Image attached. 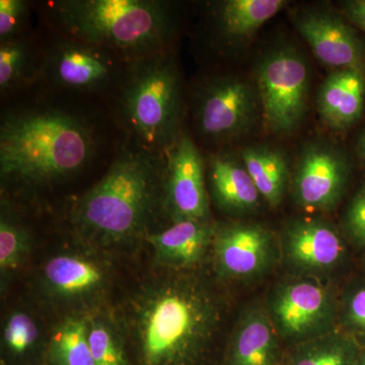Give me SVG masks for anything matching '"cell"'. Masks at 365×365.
Masks as SVG:
<instances>
[{
    "label": "cell",
    "instance_id": "cell-22",
    "mask_svg": "<svg viewBox=\"0 0 365 365\" xmlns=\"http://www.w3.org/2000/svg\"><path fill=\"white\" fill-rule=\"evenodd\" d=\"M41 62L24 36L0 42V91L2 95L40 76Z\"/></svg>",
    "mask_w": 365,
    "mask_h": 365
},
{
    "label": "cell",
    "instance_id": "cell-31",
    "mask_svg": "<svg viewBox=\"0 0 365 365\" xmlns=\"http://www.w3.org/2000/svg\"><path fill=\"white\" fill-rule=\"evenodd\" d=\"M342 7L345 18L365 34V0H348Z\"/></svg>",
    "mask_w": 365,
    "mask_h": 365
},
{
    "label": "cell",
    "instance_id": "cell-16",
    "mask_svg": "<svg viewBox=\"0 0 365 365\" xmlns=\"http://www.w3.org/2000/svg\"><path fill=\"white\" fill-rule=\"evenodd\" d=\"M365 102V71L339 69L330 74L319 88V114L331 128L346 130L362 116Z\"/></svg>",
    "mask_w": 365,
    "mask_h": 365
},
{
    "label": "cell",
    "instance_id": "cell-8",
    "mask_svg": "<svg viewBox=\"0 0 365 365\" xmlns=\"http://www.w3.org/2000/svg\"><path fill=\"white\" fill-rule=\"evenodd\" d=\"M127 66L107 50L61 36L41 60L40 74L62 90L98 91L119 86Z\"/></svg>",
    "mask_w": 365,
    "mask_h": 365
},
{
    "label": "cell",
    "instance_id": "cell-33",
    "mask_svg": "<svg viewBox=\"0 0 365 365\" xmlns=\"http://www.w3.org/2000/svg\"><path fill=\"white\" fill-rule=\"evenodd\" d=\"M353 365H365V350L364 352L359 353Z\"/></svg>",
    "mask_w": 365,
    "mask_h": 365
},
{
    "label": "cell",
    "instance_id": "cell-7",
    "mask_svg": "<svg viewBox=\"0 0 365 365\" xmlns=\"http://www.w3.org/2000/svg\"><path fill=\"white\" fill-rule=\"evenodd\" d=\"M260 110L258 91L247 79L217 76L197 93L196 127L208 140H230L248 132Z\"/></svg>",
    "mask_w": 365,
    "mask_h": 365
},
{
    "label": "cell",
    "instance_id": "cell-26",
    "mask_svg": "<svg viewBox=\"0 0 365 365\" xmlns=\"http://www.w3.org/2000/svg\"><path fill=\"white\" fill-rule=\"evenodd\" d=\"M115 332L102 319H88V343L95 365H126Z\"/></svg>",
    "mask_w": 365,
    "mask_h": 365
},
{
    "label": "cell",
    "instance_id": "cell-5",
    "mask_svg": "<svg viewBox=\"0 0 365 365\" xmlns=\"http://www.w3.org/2000/svg\"><path fill=\"white\" fill-rule=\"evenodd\" d=\"M184 96L173 50L128 64L118 86L117 114L130 143L163 153L181 133Z\"/></svg>",
    "mask_w": 365,
    "mask_h": 365
},
{
    "label": "cell",
    "instance_id": "cell-3",
    "mask_svg": "<svg viewBox=\"0 0 365 365\" xmlns=\"http://www.w3.org/2000/svg\"><path fill=\"white\" fill-rule=\"evenodd\" d=\"M97 150L91 125L74 113L30 108L0 125V175L26 188L47 186L85 169Z\"/></svg>",
    "mask_w": 365,
    "mask_h": 365
},
{
    "label": "cell",
    "instance_id": "cell-12",
    "mask_svg": "<svg viewBox=\"0 0 365 365\" xmlns=\"http://www.w3.org/2000/svg\"><path fill=\"white\" fill-rule=\"evenodd\" d=\"M275 325L287 338H302L323 330L333 314V302L325 287L313 281L288 283L274 295Z\"/></svg>",
    "mask_w": 365,
    "mask_h": 365
},
{
    "label": "cell",
    "instance_id": "cell-29",
    "mask_svg": "<svg viewBox=\"0 0 365 365\" xmlns=\"http://www.w3.org/2000/svg\"><path fill=\"white\" fill-rule=\"evenodd\" d=\"M343 227L355 246L365 248V186L359 190L346 209Z\"/></svg>",
    "mask_w": 365,
    "mask_h": 365
},
{
    "label": "cell",
    "instance_id": "cell-24",
    "mask_svg": "<svg viewBox=\"0 0 365 365\" xmlns=\"http://www.w3.org/2000/svg\"><path fill=\"white\" fill-rule=\"evenodd\" d=\"M30 245L28 230L2 201L0 218V272L2 278L21 267L26 260Z\"/></svg>",
    "mask_w": 365,
    "mask_h": 365
},
{
    "label": "cell",
    "instance_id": "cell-9",
    "mask_svg": "<svg viewBox=\"0 0 365 365\" xmlns=\"http://www.w3.org/2000/svg\"><path fill=\"white\" fill-rule=\"evenodd\" d=\"M163 207L172 220H210L205 162L182 130L163 153Z\"/></svg>",
    "mask_w": 365,
    "mask_h": 365
},
{
    "label": "cell",
    "instance_id": "cell-21",
    "mask_svg": "<svg viewBox=\"0 0 365 365\" xmlns=\"http://www.w3.org/2000/svg\"><path fill=\"white\" fill-rule=\"evenodd\" d=\"M242 160L261 197L272 207L279 205L288 179L287 160L282 153L267 146H252L242 150Z\"/></svg>",
    "mask_w": 365,
    "mask_h": 365
},
{
    "label": "cell",
    "instance_id": "cell-27",
    "mask_svg": "<svg viewBox=\"0 0 365 365\" xmlns=\"http://www.w3.org/2000/svg\"><path fill=\"white\" fill-rule=\"evenodd\" d=\"M39 338V329L30 314L16 312L9 314L4 328V341L9 351L24 354Z\"/></svg>",
    "mask_w": 365,
    "mask_h": 365
},
{
    "label": "cell",
    "instance_id": "cell-19",
    "mask_svg": "<svg viewBox=\"0 0 365 365\" xmlns=\"http://www.w3.org/2000/svg\"><path fill=\"white\" fill-rule=\"evenodd\" d=\"M287 4L284 0H225L216 2L211 18L220 40L228 45L240 44Z\"/></svg>",
    "mask_w": 365,
    "mask_h": 365
},
{
    "label": "cell",
    "instance_id": "cell-20",
    "mask_svg": "<svg viewBox=\"0 0 365 365\" xmlns=\"http://www.w3.org/2000/svg\"><path fill=\"white\" fill-rule=\"evenodd\" d=\"M275 330L261 311L247 314L237 326L232 344L234 365H272L275 359Z\"/></svg>",
    "mask_w": 365,
    "mask_h": 365
},
{
    "label": "cell",
    "instance_id": "cell-11",
    "mask_svg": "<svg viewBox=\"0 0 365 365\" xmlns=\"http://www.w3.org/2000/svg\"><path fill=\"white\" fill-rule=\"evenodd\" d=\"M349 176V163L343 153L313 144L302 153L295 173V200L307 210H330L342 198Z\"/></svg>",
    "mask_w": 365,
    "mask_h": 365
},
{
    "label": "cell",
    "instance_id": "cell-2",
    "mask_svg": "<svg viewBox=\"0 0 365 365\" xmlns=\"http://www.w3.org/2000/svg\"><path fill=\"white\" fill-rule=\"evenodd\" d=\"M163 153L129 143L111 167L72 206L71 223L81 239L98 247L127 244L148 235L163 207Z\"/></svg>",
    "mask_w": 365,
    "mask_h": 365
},
{
    "label": "cell",
    "instance_id": "cell-23",
    "mask_svg": "<svg viewBox=\"0 0 365 365\" xmlns=\"http://www.w3.org/2000/svg\"><path fill=\"white\" fill-rule=\"evenodd\" d=\"M50 355L56 365H95L88 343V319H64L53 334Z\"/></svg>",
    "mask_w": 365,
    "mask_h": 365
},
{
    "label": "cell",
    "instance_id": "cell-15",
    "mask_svg": "<svg viewBox=\"0 0 365 365\" xmlns=\"http://www.w3.org/2000/svg\"><path fill=\"white\" fill-rule=\"evenodd\" d=\"M216 228L210 220H177L160 232L146 235L158 266L185 269L199 263L212 247Z\"/></svg>",
    "mask_w": 365,
    "mask_h": 365
},
{
    "label": "cell",
    "instance_id": "cell-4",
    "mask_svg": "<svg viewBox=\"0 0 365 365\" xmlns=\"http://www.w3.org/2000/svg\"><path fill=\"white\" fill-rule=\"evenodd\" d=\"M61 36L111 52L126 64L172 49L174 6L160 0H62L49 4Z\"/></svg>",
    "mask_w": 365,
    "mask_h": 365
},
{
    "label": "cell",
    "instance_id": "cell-18",
    "mask_svg": "<svg viewBox=\"0 0 365 365\" xmlns=\"http://www.w3.org/2000/svg\"><path fill=\"white\" fill-rule=\"evenodd\" d=\"M208 181L215 202L232 213L248 212L258 206L260 193L242 163L227 155L208 158Z\"/></svg>",
    "mask_w": 365,
    "mask_h": 365
},
{
    "label": "cell",
    "instance_id": "cell-10",
    "mask_svg": "<svg viewBox=\"0 0 365 365\" xmlns=\"http://www.w3.org/2000/svg\"><path fill=\"white\" fill-rule=\"evenodd\" d=\"M294 24L322 63L336 71H365V41L344 16L330 9H306L297 14Z\"/></svg>",
    "mask_w": 365,
    "mask_h": 365
},
{
    "label": "cell",
    "instance_id": "cell-30",
    "mask_svg": "<svg viewBox=\"0 0 365 365\" xmlns=\"http://www.w3.org/2000/svg\"><path fill=\"white\" fill-rule=\"evenodd\" d=\"M344 317L350 331L365 340V283L350 290L346 297Z\"/></svg>",
    "mask_w": 365,
    "mask_h": 365
},
{
    "label": "cell",
    "instance_id": "cell-6",
    "mask_svg": "<svg viewBox=\"0 0 365 365\" xmlns=\"http://www.w3.org/2000/svg\"><path fill=\"white\" fill-rule=\"evenodd\" d=\"M257 83L266 126L276 133L297 128L309 96V67L302 55L292 47L269 52L259 64Z\"/></svg>",
    "mask_w": 365,
    "mask_h": 365
},
{
    "label": "cell",
    "instance_id": "cell-25",
    "mask_svg": "<svg viewBox=\"0 0 365 365\" xmlns=\"http://www.w3.org/2000/svg\"><path fill=\"white\" fill-rule=\"evenodd\" d=\"M359 354L351 338L332 335L307 345L295 355L292 365H353Z\"/></svg>",
    "mask_w": 365,
    "mask_h": 365
},
{
    "label": "cell",
    "instance_id": "cell-17",
    "mask_svg": "<svg viewBox=\"0 0 365 365\" xmlns=\"http://www.w3.org/2000/svg\"><path fill=\"white\" fill-rule=\"evenodd\" d=\"M42 276L48 294L66 300L91 297L107 281L100 264L78 255H59L50 259Z\"/></svg>",
    "mask_w": 365,
    "mask_h": 365
},
{
    "label": "cell",
    "instance_id": "cell-1",
    "mask_svg": "<svg viewBox=\"0 0 365 365\" xmlns=\"http://www.w3.org/2000/svg\"><path fill=\"white\" fill-rule=\"evenodd\" d=\"M220 321L212 292L196 278L179 275L141 287L124 324L143 365H187L205 349Z\"/></svg>",
    "mask_w": 365,
    "mask_h": 365
},
{
    "label": "cell",
    "instance_id": "cell-13",
    "mask_svg": "<svg viewBox=\"0 0 365 365\" xmlns=\"http://www.w3.org/2000/svg\"><path fill=\"white\" fill-rule=\"evenodd\" d=\"M216 268L223 276L250 277L263 272L273 258L272 235L254 223L216 228L212 247Z\"/></svg>",
    "mask_w": 365,
    "mask_h": 365
},
{
    "label": "cell",
    "instance_id": "cell-32",
    "mask_svg": "<svg viewBox=\"0 0 365 365\" xmlns=\"http://www.w3.org/2000/svg\"><path fill=\"white\" fill-rule=\"evenodd\" d=\"M357 153L362 162L365 163V129L360 134L359 140H357Z\"/></svg>",
    "mask_w": 365,
    "mask_h": 365
},
{
    "label": "cell",
    "instance_id": "cell-14",
    "mask_svg": "<svg viewBox=\"0 0 365 365\" xmlns=\"http://www.w3.org/2000/svg\"><path fill=\"white\" fill-rule=\"evenodd\" d=\"M284 249L290 263L307 271L334 268L345 254L344 242L333 227L307 218L288 225Z\"/></svg>",
    "mask_w": 365,
    "mask_h": 365
},
{
    "label": "cell",
    "instance_id": "cell-28",
    "mask_svg": "<svg viewBox=\"0 0 365 365\" xmlns=\"http://www.w3.org/2000/svg\"><path fill=\"white\" fill-rule=\"evenodd\" d=\"M28 16V2L23 0H1L0 1V42L21 37Z\"/></svg>",
    "mask_w": 365,
    "mask_h": 365
}]
</instances>
